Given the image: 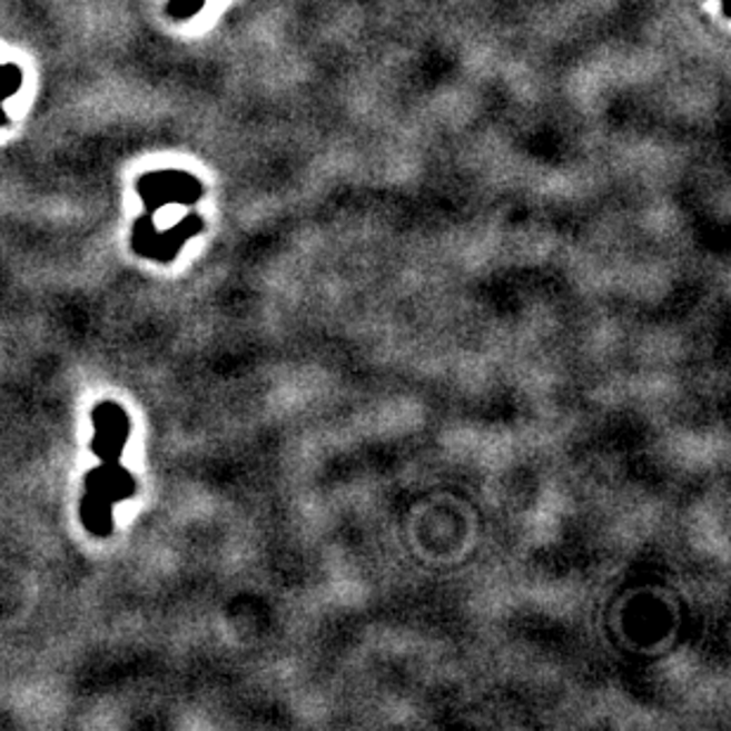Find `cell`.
<instances>
[{
    "instance_id": "obj_1",
    "label": "cell",
    "mask_w": 731,
    "mask_h": 731,
    "mask_svg": "<svg viewBox=\"0 0 731 731\" xmlns=\"http://www.w3.org/2000/svg\"><path fill=\"white\" fill-rule=\"evenodd\" d=\"M98 436L92 450L102 457H119L121 445L128 438V419L119 405H98L96 407Z\"/></svg>"
}]
</instances>
